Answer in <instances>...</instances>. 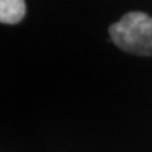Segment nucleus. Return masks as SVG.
Here are the masks:
<instances>
[{
  "instance_id": "nucleus-2",
  "label": "nucleus",
  "mask_w": 152,
  "mask_h": 152,
  "mask_svg": "<svg viewBox=\"0 0 152 152\" xmlns=\"http://www.w3.org/2000/svg\"><path fill=\"white\" fill-rule=\"evenodd\" d=\"M26 0H0V21L17 24L26 16Z\"/></svg>"
},
{
  "instance_id": "nucleus-1",
  "label": "nucleus",
  "mask_w": 152,
  "mask_h": 152,
  "mask_svg": "<svg viewBox=\"0 0 152 152\" xmlns=\"http://www.w3.org/2000/svg\"><path fill=\"white\" fill-rule=\"evenodd\" d=\"M110 38L120 49L141 56L152 55V17L130 11L109 27Z\"/></svg>"
}]
</instances>
